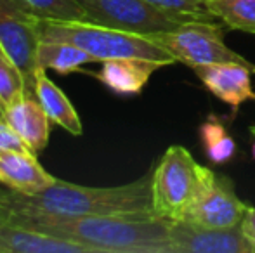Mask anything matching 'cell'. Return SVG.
<instances>
[{
    "mask_svg": "<svg viewBox=\"0 0 255 253\" xmlns=\"http://www.w3.org/2000/svg\"><path fill=\"white\" fill-rule=\"evenodd\" d=\"M21 2L40 19H84V12L75 0H21Z\"/></svg>",
    "mask_w": 255,
    "mask_h": 253,
    "instance_id": "cell-21",
    "label": "cell"
},
{
    "mask_svg": "<svg viewBox=\"0 0 255 253\" xmlns=\"http://www.w3.org/2000/svg\"><path fill=\"white\" fill-rule=\"evenodd\" d=\"M167 253H255L242 227L210 229L174 220Z\"/></svg>",
    "mask_w": 255,
    "mask_h": 253,
    "instance_id": "cell-9",
    "label": "cell"
},
{
    "mask_svg": "<svg viewBox=\"0 0 255 253\" xmlns=\"http://www.w3.org/2000/svg\"><path fill=\"white\" fill-rule=\"evenodd\" d=\"M84 12V19L117 30L139 35H153L175 30L182 23L149 3L148 0H75Z\"/></svg>",
    "mask_w": 255,
    "mask_h": 253,
    "instance_id": "cell-6",
    "label": "cell"
},
{
    "mask_svg": "<svg viewBox=\"0 0 255 253\" xmlns=\"http://www.w3.org/2000/svg\"><path fill=\"white\" fill-rule=\"evenodd\" d=\"M163 66L167 64L160 61H149V59H110V61L103 63L98 73L92 75L115 94L135 95L141 94L154 71Z\"/></svg>",
    "mask_w": 255,
    "mask_h": 253,
    "instance_id": "cell-13",
    "label": "cell"
},
{
    "mask_svg": "<svg viewBox=\"0 0 255 253\" xmlns=\"http://www.w3.org/2000/svg\"><path fill=\"white\" fill-rule=\"evenodd\" d=\"M250 135H252L254 142H252V155H254V160H255V125L250 127Z\"/></svg>",
    "mask_w": 255,
    "mask_h": 253,
    "instance_id": "cell-24",
    "label": "cell"
},
{
    "mask_svg": "<svg viewBox=\"0 0 255 253\" xmlns=\"http://www.w3.org/2000/svg\"><path fill=\"white\" fill-rule=\"evenodd\" d=\"M0 212L19 226L89 247L94 253H167L174 220L154 212L122 215H57L12 210Z\"/></svg>",
    "mask_w": 255,
    "mask_h": 253,
    "instance_id": "cell-1",
    "label": "cell"
},
{
    "mask_svg": "<svg viewBox=\"0 0 255 253\" xmlns=\"http://www.w3.org/2000/svg\"><path fill=\"white\" fill-rule=\"evenodd\" d=\"M38 35L40 40L66 42L77 45L89 52L96 63L125 58L160 61L167 66L177 63V59L167 49L146 35L103 26L85 19H40Z\"/></svg>",
    "mask_w": 255,
    "mask_h": 253,
    "instance_id": "cell-3",
    "label": "cell"
},
{
    "mask_svg": "<svg viewBox=\"0 0 255 253\" xmlns=\"http://www.w3.org/2000/svg\"><path fill=\"white\" fill-rule=\"evenodd\" d=\"M28 92L23 71L0 45V104L3 111Z\"/></svg>",
    "mask_w": 255,
    "mask_h": 253,
    "instance_id": "cell-19",
    "label": "cell"
},
{
    "mask_svg": "<svg viewBox=\"0 0 255 253\" xmlns=\"http://www.w3.org/2000/svg\"><path fill=\"white\" fill-rule=\"evenodd\" d=\"M200 141L207 158L214 165H224L231 162L236 153V142L217 115H208L198 128Z\"/></svg>",
    "mask_w": 255,
    "mask_h": 253,
    "instance_id": "cell-17",
    "label": "cell"
},
{
    "mask_svg": "<svg viewBox=\"0 0 255 253\" xmlns=\"http://www.w3.org/2000/svg\"><path fill=\"white\" fill-rule=\"evenodd\" d=\"M249 205L238 198L235 182L228 175H214L198 192L181 222L210 229H229L240 226Z\"/></svg>",
    "mask_w": 255,
    "mask_h": 253,
    "instance_id": "cell-8",
    "label": "cell"
},
{
    "mask_svg": "<svg viewBox=\"0 0 255 253\" xmlns=\"http://www.w3.org/2000/svg\"><path fill=\"white\" fill-rule=\"evenodd\" d=\"M40 17H37L21 0H0V45L23 71L28 92H35L37 47Z\"/></svg>",
    "mask_w": 255,
    "mask_h": 253,
    "instance_id": "cell-7",
    "label": "cell"
},
{
    "mask_svg": "<svg viewBox=\"0 0 255 253\" xmlns=\"http://www.w3.org/2000/svg\"><path fill=\"white\" fill-rule=\"evenodd\" d=\"M254 75H255V70H254Z\"/></svg>",
    "mask_w": 255,
    "mask_h": 253,
    "instance_id": "cell-26",
    "label": "cell"
},
{
    "mask_svg": "<svg viewBox=\"0 0 255 253\" xmlns=\"http://www.w3.org/2000/svg\"><path fill=\"white\" fill-rule=\"evenodd\" d=\"M153 170L134 182L115 187H87L56 179L44 191L24 194L0 189V206L57 215H122L153 212Z\"/></svg>",
    "mask_w": 255,
    "mask_h": 253,
    "instance_id": "cell-2",
    "label": "cell"
},
{
    "mask_svg": "<svg viewBox=\"0 0 255 253\" xmlns=\"http://www.w3.org/2000/svg\"><path fill=\"white\" fill-rule=\"evenodd\" d=\"M0 149L3 151H31L24 139L10 127L5 118H0Z\"/></svg>",
    "mask_w": 255,
    "mask_h": 253,
    "instance_id": "cell-22",
    "label": "cell"
},
{
    "mask_svg": "<svg viewBox=\"0 0 255 253\" xmlns=\"http://www.w3.org/2000/svg\"><path fill=\"white\" fill-rule=\"evenodd\" d=\"M35 95L40 101L42 108L45 109L51 122L57 123L61 128L70 132L71 135H82L84 127L78 116L77 109L70 102V99L64 95V92L57 87L51 78L45 75L44 68L38 66L35 71Z\"/></svg>",
    "mask_w": 255,
    "mask_h": 253,
    "instance_id": "cell-15",
    "label": "cell"
},
{
    "mask_svg": "<svg viewBox=\"0 0 255 253\" xmlns=\"http://www.w3.org/2000/svg\"><path fill=\"white\" fill-rule=\"evenodd\" d=\"M214 170L195 162L184 146H170L153 169V212L170 220H181Z\"/></svg>",
    "mask_w": 255,
    "mask_h": 253,
    "instance_id": "cell-4",
    "label": "cell"
},
{
    "mask_svg": "<svg viewBox=\"0 0 255 253\" xmlns=\"http://www.w3.org/2000/svg\"><path fill=\"white\" fill-rule=\"evenodd\" d=\"M0 253H94L89 247L19 226L0 212Z\"/></svg>",
    "mask_w": 255,
    "mask_h": 253,
    "instance_id": "cell-11",
    "label": "cell"
},
{
    "mask_svg": "<svg viewBox=\"0 0 255 253\" xmlns=\"http://www.w3.org/2000/svg\"><path fill=\"white\" fill-rule=\"evenodd\" d=\"M196 77L202 80L203 87L221 102L238 113L245 102L255 101L252 87L254 70L242 63H215L200 64L193 68Z\"/></svg>",
    "mask_w": 255,
    "mask_h": 253,
    "instance_id": "cell-10",
    "label": "cell"
},
{
    "mask_svg": "<svg viewBox=\"0 0 255 253\" xmlns=\"http://www.w3.org/2000/svg\"><path fill=\"white\" fill-rule=\"evenodd\" d=\"M148 2L177 23L215 19L212 10L208 9L207 0H148Z\"/></svg>",
    "mask_w": 255,
    "mask_h": 253,
    "instance_id": "cell-20",
    "label": "cell"
},
{
    "mask_svg": "<svg viewBox=\"0 0 255 253\" xmlns=\"http://www.w3.org/2000/svg\"><path fill=\"white\" fill-rule=\"evenodd\" d=\"M87 63H96V59L73 44L40 40L37 47V66L44 70H54L59 75L78 71Z\"/></svg>",
    "mask_w": 255,
    "mask_h": 253,
    "instance_id": "cell-16",
    "label": "cell"
},
{
    "mask_svg": "<svg viewBox=\"0 0 255 253\" xmlns=\"http://www.w3.org/2000/svg\"><path fill=\"white\" fill-rule=\"evenodd\" d=\"M56 180L35 158L33 151L0 149V182L24 194L44 191Z\"/></svg>",
    "mask_w": 255,
    "mask_h": 253,
    "instance_id": "cell-12",
    "label": "cell"
},
{
    "mask_svg": "<svg viewBox=\"0 0 255 253\" xmlns=\"http://www.w3.org/2000/svg\"><path fill=\"white\" fill-rule=\"evenodd\" d=\"M215 17L231 30L255 35V0H207Z\"/></svg>",
    "mask_w": 255,
    "mask_h": 253,
    "instance_id": "cell-18",
    "label": "cell"
},
{
    "mask_svg": "<svg viewBox=\"0 0 255 253\" xmlns=\"http://www.w3.org/2000/svg\"><path fill=\"white\" fill-rule=\"evenodd\" d=\"M3 118L10 123V127L24 139L28 148L33 153H38L49 142V122L45 109L42 108L40 101L35 92H26L19 101L3 111Z\"/></svg>",
    "mask_w": 255,
    "mask_h": 253,
    "instance_id": "cell-14",
    "label": "cell"
},
{
    "mask_svg": "<svg viewBox=\"0 0 255 253\" xmlns=\"http://www.w3.org/2000/svg\"><path fill=\"white\" fill-rule=\"evenodd\" d=\"M240 227H242L247 240L255 247V206H249L245 217H243V220L240 222Z\"/></svg>",
    "mask_w": 255,
    "mask_h": 253,
    "instance_id": "cell-23",
    "label": "cell"
},
{
    "mask_svg": "<svg viewBox=\"0 0 255 253\" xmlns=\"http://www.w3.org/2000/svg\"><path fill=\"white\" fill-rule=\"evenodd\" d=\"M0 118H3V108H2V104H0Z\"/></svg>",
    "mask_w": 255,
    "mask_h": 253,
    "instance_id": "cell-25",
    "label": "cell"
},
{
    "mask_svg": "<svg viewBox=\"0 0 255 253\" xmlns=\"http://www.w3.org/2000/svg\"><path fill=\"white\" fill-rule=\"evenodd\" d=\"M151 40L167 49L177 63L193 70L200 64L242 63L255 70V64L229 49L224 42V30L214 21H191L182 23L175 30L148 35Z\"/></svg>",
    "mask_w": 255,
    "mask_h": 253,
    "instance_id": "cell-5",
    "label": "cell"
}]
</instances>
